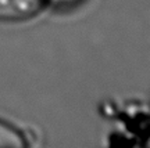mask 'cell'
Listing matches in <instances>:
<instances>
[{"label": "cell", "mask_w": 150, "mask_h": 148, "mask_svg": "<svg viewBox=\"0 0 150 148\" xmlns=\"http://www.w3.org/2000/svg\"><path fill=\"white\" fill-rule=\"evenodd\" d=\"M45 1H49V3H53V4H71L76 0H45Z\"/></svg>", "instance_id": "obj_3"}, {"label": "cell", "mask_w": 150, "mask_h": 148, "mask_svg": "<svg viewBox=\"0 0 150 148\" xmlns=\"http://www.w3.org/2000/svg\"><path fill=\"white\" fill-rule=\"evenodd\" d=\"M45 0H0V21H25L43 7Z\"/></svg>", "instance_id": "obj_1"}, {"label": "cell", "mask_w": 150, "mask_h": 148, "mask_svg": "<svg viewBox=\"0 0 150 148\" xmlns=\"http://www.w3.org/2000/svg\"><path fill=\"white\" fill-rule=\"evenodd\" d=\"M0 148H28V144L18 129L0 121Z\"/></svg>", "instance_id": "obj_2"}]
</instances>
